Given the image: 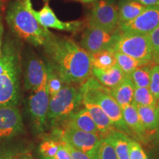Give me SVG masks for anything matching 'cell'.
<instances>
[{"mask_svg": "<svg viewBox=\"0 0 159 159\" xmlns=\"http://www.w3.org/2000/svg\"><path fill=\"white\" fill-rule=\"evenodd\" d=\"M135 104L142 106H157L156 100L149 88H135L134 101Z\"/></svg>", "mask_w": 159, "mask_h": 159, "instance_id": "27", "label": "cell"}, {"mask_svg": "<svg viewBox=\"0 0 159 159\" xmlns=\"http://www.w3.org/2000/svg\"><path fill=\"white\" fill-rule=\"evenodd\" d=\"M92 67L108 69L116 65L115 52L113 49H105L90 54Z\"/></svg>", "mask_w": 159, "mask_h": 159, "instance_id": "23", "label": "cell"}, {"mask_svg": "<svg viewBox=\"0 0 159 159\" xmlns=\"http://www.w3.org/2000/svg\"><path fill=\"white\" fill-rule=\"evenodd\" d=\"M97 159H118L114 145L108 137L101 138Z\"/></svg>", "mask_w": 159, "mask_h": 159, "instance_id": "28", "label": "cell"}, {"mask_svg": "<svg viewBox=\"0 0 159 159\" xmlns=\"http://www.w3.org/2000/svg\"><path fill=\"white\" fill-rule=\"evenodd\" d=\"M5 19L12 33L34 46H43L52 33L39 23L27 9L25 0H11L5 9Z\"/></svg>", "mask_w": 159, "mask_h": 159, "instance_id": "3", "label": "cell"}, {"mask_svg": "<svg viewBox=\"0 0 159 159\" xmlns=\"http://www.w3.org/2000/svg\"><path fill=\"white\" fill-rule=\"evenodd\" d=\"M134 91L135 85L134 83L131 80L130 77L127 75L122 83L114 88L110 89V93L122 108L133 102Z\"/></svg>", "mask_w": 159, "mask_h": 159, "instance_id": "18", "label": "cell"}, {"mask_svg": "<svg viewBox=\"0 0 159 159\" xmlns=\"http://www.w3.org/2000/svg\"><path fill=\"white\" fill-rule=\"evenodd\" d=\"M58 135L61 141L66 142L91 159H97L101 141L99 135L69 128H63V130H59Z\"/></svg>", "mask_w": 159, "mask_h": 159, "instance_id": "7", "label": "cell"}, {"mask_svg": "<svg viewBox=\"0 0 159 159\" xmlns=\"http://www.w3.org/2000/svg\"><path fill=\"white\" fill-rule=\"evenodd\" d=\"M157 108H158V116H159V99L158 100V102H157ZM156 137L157 139L159 140V125H158V130H157V133H156Z\"/></svg>", "mask_w": 159, "mask_h": 159, "instance_id": "41", "label": "cell"}, {"mask_svg": "<svg viewBox=\"0 0 159 159\" xmlns=\"http://www.w3.org/2000/svg\"><path fill=\"white\" fill-rule=\"evenodd\" d=\"M82 103L79 90L70 84L63 85L55 96L49 99L47 119L52 122L64 121Z\"/></svg>", "mask_w": 159, "mask_h": 159, "instance_id": "6", "label": "cell"}, {"mask_svg": "<svg viewBox=\"0 0 159 159\" xmlns=\"http://www.w3.org/2000/svg\"><path fill=\"white\" fill-rule=\"evenodd\" d=\"M43 47L49 63L63 83H82L90 77V54L73 40L53 35Z\"/></svg>", "mask_w": 159, "mask_h": 159, "instance_id": "1", "label": "cell"}, {"mask_svg": "<svg viewBox=\"0 0 159 159\" xmlns=\"http://www.w3.org/2000/svg\"><path fill=\"white\" fill-rule=\"evenodd\" d=\"M43 159H53V158H43Z\"/></svg>", "mask_w": 159, "mask_h": 159, "instance_id": "44", "label": "cell"}, {"mask_svg": "<svg viewBox=\"0 0 159 159\" xmlns=\"http://www.w3.org/2000/svg\"><path fill=\"white\" fill-rule=\"evenodd\" d=\"M129 159H148L139 142L131 139L129 143Z\"/></svg>", "mask_w": 159, "mask_h": 159, "instance_id": "31", "label": "cell"}, {"mask_svg": "<svg viewBox=\"0 0 159 159\" xmlns=\"http://www.w3.org/2000/svg\"><path fill=\"white\" fill-rule=\"evenodd\" d=\"M49 97L47 81L40 88L32 91L27 101L28 110L35 130L42 131L46 125L48 115Z\"/></svg>", "mask_w": 159, "mask_h": 159, "instance_id": "10", "label": "cell"}, {"mask_svg": "<svg viewBox=\"0 0 159 159\" xmlns=\"http://www.w3.org/2000/svg\"><path fill=\"white\" fill-rule=\"evenodd\" d=\"M2 52V39H0V57Z\"/></svg>", "mask_w": 159, "mask_h": 159, "instance_id": "43", "label": "cell"}, {"mask_svg": "<svg viewBox=\"0 0 159 159\" xmlns=\"http://www.w3.org/2000/svg\"><path fill=\"white\" fill-rule=\"evenodd\" d=\"M53 159H71L68 149L62 141L59 142L58 149Z\"/></svg>", "mask_w": 159, "mask_h": 159, "instance_id": "33", "label": "cell"}, {"mask_svg": "<svg viewBox=\"0 0 159 159\" xmlns=\"http://www.w3.org/2000/svg\"><path fill=\"white\" fill-rule=\"evenodd\" d=\"M44 1H46V0H44Z\"/></svg>", "mask_w": 159, "mask_h": 159, "instance_id": "46", "label": "cell"}, {"mask_svg": "<svg viewBox=\"0 0 159 159\" xmlns=\"http://www.w3.org/2000/svg\"><path fill=\"white\" fill-rule=\"evenodd\" d=\"M25 1L27 9L30 11L40 25L45 28H53L58 30L72 32V33L78 31L81 28L82 23L80 21L65 22L59 20L49 7L48 3H46L42 9L37 11L33 9L30 0H25Z\"/></svg>", "mask_w": 159, "mask_h": 159, "instance_id": "12", "label": "cell"}, {"mask_svg": "<svg viewBox=\"0 0 159 159\" xmlns=\"http://www.w3.org/2000/svg\"><path fill=\"white\" fill-rule=\"evenodd\" d=\"M91 74L101 84L109 89L116 87L127 77L117 65L108 69L92 67Z\"/></svg>", "mask_w": 159, "mask_h": 159, "instance_id": "17", "label": "cell"}, {"mask_svg": "<svg viewBox=\"0 0 159 159\" xmlns=\"http://www.w3.org/2000/svg\"><path fill=\"white\" fill-rule=\"evenodd\" d=\"M159 26V6H147L144 11L136 19L119 23L122 33L149 34Z\"/></svg>", "mask_w": 159, "mask_h": 159, "instance_id": "11", "label": "cell"}, {"mask_svg": "<svg viewBox=\"0 0 159 159\" xmlns=\"http://www.w3.org/2000/svg\"><path fill=\"white\" fill-rule=\"evenodd\" d=\"M82 103H94L99 105L119 131L129 134L130 130L124 122L122 110L110 93V89L101 84L94 77H89L79 89Z\"/></svg>", "mask_w": 159, "mask_h": 159, "instance_id": "4", "label": "cell"}, {"mask_svg": "<svg viewBox=\"0 0 159 159\" xmlns=\"http://www.w3.org/2000/svg\"><path fill=\"white\" fill-rule=\"evenodd\" d=\"M148 159H149V158H148Z\"/></svg>", "mask_w": 159, "mask_h": 159, "instance_id": "45", "label": "cell"}, {"mask_svg": "<svg viewBox=\"0 0 159 159\" xmlns=\"http://www.w3.org/2000/svg\"><path fill=\"white\" fill-rule=\"evenodd\" d=\"M47 81V65L35 55L27 57L25 73V87L27 90H36Z\"/></svg>", "mask_w": 159, "mask_h": 159, "instance_id": "14", "label": "cell"}, {"mask_svg": "<svg viewBox=\"0 0 159 159\" xmlns=\"http://www.w3.org/2000/svg\"><path fill=\"white\" fill-rule=\"evenodd\" d=\"M3 32H4L3 25H2V21H1V19H0V39H2Z\"/></svg>", "mask_w": 159, "mask_h": 159, "instance_id": "40", "label": "cell"}, {"mask_svg": "<svg viewBox=\"0 0 159 159\" xmlns=\"http://www.w3.org/2000/svg\"><path fill=\"white\" fill-rule=\"evenodd\" d=\"M114 50L128 55L147 65L153 63V51L148 34L121 32L114 47Z\"/></svg>", "mask_w": 159, "mask_h": 159, "instance_id": "5", "label": "cell"}, {"mask_svg": "<svg viewBox=\"0 0 159 159\" xmlns=\"http://www.w3.org/2000/svg\"><path fill=\"white\" fill-rule=\"evenodd\" d=\"M115 57H116V65L126 75H130L135 69L142 66L147 65L142 61H139L134 57L121 52H115Z\"/></svg>", "mask_w": 159, "mask_h": 159, "instance_id": "25", "label": "cell"}, {"mask_svg": "<svg viewBox=\"0 0 159 159\" xmlns=\"http://www.w3.org/2000/svg\"><path fill=\"white\" fill-rule=\"evenodd\" d=\"M47 65V88L49 97L55 96L63 86V82L51 65Z\"/></svg>", "mask_w": 159, "mask_h": 159, "instance_id": "26", "label": "cell"}, {"mask_svg": "<svg viewBox=\"0 0 159 159\" xmlns=\"http://www.w3.org/2000/svg\"><path fill=\"white\" fill-rule=\"evenodd\" d=\"M6 1H7V0H0V13L2 11H4V10L6 9L5 7H7V6L5 5Z\"/></svg>", "mask_w": 159, "mask_h": 159, "instance_id": "38", "label": "cell"}, {"mask_svg": "<svg viewBox=\"0 0 159 159\" xmlns=\"http://www.w3.org/2000/svg\"><path fill=\"white\" fill-rule=\"evenodd\" d=\"M21 51L19 42L7 39L0 57V105L16 106L20 99Z\"/></svg>", "mask_w": 159, "mask_h": 159, "instance_id": "2", "label": "cell"}, {"mask_svg": "<svg viewBox=\"0 0 159 159\" xmlns=\"http://www.w3.org/2000/svg\"><path fill=\"white\" fill-rule=\"evenodd\" d=\"M83 104L94 121L101 138L108 136L111 131L116 129L111 119L99 105L89 102Z\"/></svg>", "mask_w": 159, "mask_h": 159, "instance_id": "16", "label": "cell"}, {"mask_svg": "<svg viewBox=\"0 0 159 159\" xmlns=\"http://www.w3.org/2000/svg\"><path fill=\"white\" fill-rule=\"evenodd\" d=\"M88 25L112 32L119 29L118 7L112 0H101L94 5Z\"/></svg>", "mask_w": 159, "mask_h": 159, "instance_id": "9", "label": "cell"}, {"mask_svg": "<svg viewBox=\"0 0 159 159\" xmlns=\"http://www.w3.org/2000/svg\"><path fill=\"white\" fill-rule=\"evenodd\" d=\"M152 66L150 64L142 66L128 75L134 83L135 88H149Z\"/></svg>", "mask_w": 159, "mask_h": 159, "instance_id": "24", "label": "cell"}, {"mask_svg": "<svg viewBox=\"0 0 159 159\" xmlns=\"http://www.w3.org/2000/svg\"><path fill=\"white\" fill-rule=\"evenodd\" d=\"M20 153L11 149H0V159H19Z\"/></svg>", "mask_w": 159, "mask_h": 159, "instance_id": "35", "label": "cell"}, {"mask_svg": "<svg viewBox=\"0 0 159 159\" xmlns=\"http://www.w3.org/2000/svg\"><path fill=\"white\" fill-rule=\"evenodd\" d=\"M19 159H34L33 158V156H31L30 153L29 152H25V153L20 154Z\"/></svg>", "mask_w": 159, "mask_h": 159, "instance_id": "37", "label": "cell"}, {"mask_svg": "<svg viewBox=\"0 0 159 159\" xmlns=\"http://www.w3.org/2000/svg\"><path fill=\"white\" fill-rule=\"evenodd\" d=\"M136 108L145 131L150 133H157L159 125V116L157 106H142L136 105Z\"/></svg>", "mask_w": 159, "mask_h": 159, "instance_id": "21", "label": "cell"}, {"mask_svg": "<svg viewBox=\"0 0 159 159\" xmlns=\"http://www.w3.org/2000/svg\"><path fill=\"white\" fill-rule=\"evenodd\" d=\"M75 1H79L83 3H89V2H92L96 1V0H75Z\"/></svg>", "mask_w": 159, "mask_h": 159, "instance_id": "42", "label": "cell"}, {"mask_svg": "<svg viewBox=\"0 0 159 159\" xmlns=\"http://www.w3.org/2000/svg\"><path fill=\"white\" fill-rule=\"evenodd\" d=\"M63 128H69L99 135L94 121L85 108L75 111L69 115L63 121Z\"/></svg>", "mask_w": 159, "mask_h": 159, "instance_id": "15", "label": "cell"}, {"mask_svg": "<svg viewBox=\"0 0 159 159\" xmlns=\"http://www.w3.org/2000/svg\"><path fill=\"white\" fill-rule=\"evenodd\" d=\"M145 6H159V0H136Z\"/></svg>", "mask_w": 159, "mask_h": 159, "instance_id": "36", "label": "cell"}, {"mask_svg": "<svg viewBox=\"0 0 159 159\" xmlns=\"http://www.w3.org/2000/svg\"><path fill=\"white\" fill-rule=\"evenodd\" d=\"M122 110L123 119L129 130L132 131L140 138H143L147 132L140 120L136 105L132 102L125 108H122Z\"/></svg>", "mask_w": 159, "mask_h": 159, "instance_id": "19", "label": "cell"}, {"mask_svg": "<svg viewBox=\"0 0 159 159\" xmlns=\"http://www.w3.org/2000/svg\"><path fill=\"white\" fill-rule=\"evenodd\" d=\"M151 46H152V51H153V56L159 52V26L156 27L154 30H152L148 34Z\"/></svg>", "mask_w": 159, "mask_h": 159, "instance_id": "32", "label": "cell"}, {"mask_svg": "<svg viewBox=\"0 0 159 159\" xmlns=\"http://www.w3.org/2000/svg\"><path fill=\"white\" fill-rule=\"evenodd\" d=\"M152 62H153L155 64H156V63H159V52L153 56Z\"/></svg>", "mask_w": 159, "mask_h": 159, "instance_id": "39", "label": "cell"}, {"mask_svg": "<svg viewBox=\"0 0 159 159\" xmlns=\"http://www.w3.org/2000/svg\"><path fill=\"white\" fill-rule=\"evenodd\" d=\"M149 89L158 101L159 99V63H156L151 68L150 83Z\"/></svg>", "mask_w": 159, "mask_h": 159, "instance_id": "30", "label": "cell"}, {"mask_svg": "<svg viewBox=\"0 0 159 159\" xmlns=\"http://www.w3.org/2000/svg\"><path fill=\"white\" fill-rule=\"evenodd\" d=\"M21 115L16 106L0 105V140L16 136L23 130Z\"/></svg>", "mask_w": 159, "mask_h": 159, "instance_id": "13", "label": "cell"}, {"mask_svg": "<svg viewBox=\"0 0 159 159\" xmlns=\"http://www.w3.org/2000/svg\"><path fill=\"white\" fill-rule=\"evenodd\" d=\"M64 144L66 145V148L68 149L71 159H91L90 157H89L87 155H85V153H83V152H80V151L77 150V149H75L73 148V147H71V145L67 144L66 142H64Z\"/></svg>", "mask_w": 159, "mask_h": 159, "instance_id": "34", "label": "cell"}, {"mask_svg": "<svg viewBox=\"0 0 159 159\" xmlns=\"http://www.w3.org/2000/svg\"><path fill=\"white\" fill-rule=\"evenodd\" d=\"M120 34L119 29L109 32L99 27L89 25L83 34L80 47L89 54L105 49L114 50L115 43Z\"/></svg>", "mask_w": 159, "mask_h": 159, "instance_id": "8", "label": "cell"}, {"mask_svg": "<svg viewBox=\"0 0 159 159\" xmlns=\"http://www.w3.org/2000/svg\"><path fill=\"white\" fill-rule=\"evenodd\" d=\"M59 146V142L47 140L41 143L39 150L44 158H54Z\"/></svg>", "mask_w": 159, "mask_h": 159, "instance_id": "29", "label": "cell"}, {"mask_svg": "<svg viewBox=\"0 0 159 159\" xmlns=\"http://www.w3.org/2000/svg\"><path fill=\"white\" fill-rule=\"evenodd\" d=\"M146 7L136 0H122L118 6L119 23L127 22L136 19Z\"/></svg>", "mask_w": 159, "mask_h": 159, "instance_id": "20", "label": "cell"}, {"mask_svg": "<svg viewBox=\"0 0 159 159\" xmlns=\"http://www.w3.org/2000/svg\"><path fill=\"white\" fill-rule=\"evenodd\" d=\"M106 137L110 139L114 145L118 159H129V143L130 139L125 133L115 129Z\"/></svg>", "mask_w": 159, "mask_h": 159, "instance_id": "22", "label": "cell"}]
</instances>
